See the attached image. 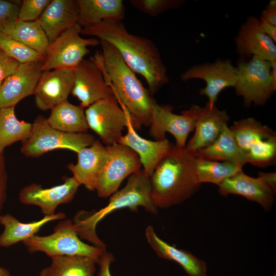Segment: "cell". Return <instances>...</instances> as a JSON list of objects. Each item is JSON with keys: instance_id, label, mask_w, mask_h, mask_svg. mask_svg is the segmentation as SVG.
Here are the masks:
<instances>
[{"instance_id": "obj_1", "label": "cell", "mask_w": 276, "mask_h": 276, "mask_svg": "<svg viewBox=\"0 0 276 276\" xmlns=\"http://www.w3.org/2000/svg\"><path fill=\"white\" fill-rule=\"evenodd\" d=\"M81 34L95 36L113 45L128 67L144 77L152 96L169 81L155 44L150 39L129 33L122 20H103L83 28Z\"/></svg>"}, {"instance_id": "obj_2", "label": "cell", "mask_w": 276, "mask_h": 276, "mask_svg": "<svg viewBox=\"0 0 276 276\" xmlns=\"http://www.w3.org/2000/svg\"><path fill=\"white\" fill-rule=\"evenodd\" d=\"M102 52L90 57L101 70L107 84L119 104L129 113L134 129L148 126L154 99L126 64L118 51L111 44L100 40Z\"/></svg>"}, {"instance_id": "obj_3", "label": "cell", "mask_w": 276, "mask_h": 276, "mask_svg": "<svg viewBox=\"0 0 276 276\" xmlns=\"http://www.w3.org/2000/svg\"><path fill=\"white\" fill-rule=\"evenodd\" d=\"M194 152L173 145L149 177L152 199L158 208L180 204L199 189Z\"/></svg>"}, {"instance_id": "obj_4", "label": "cell", "mask_w": 276, "mask_h": 276, "mask_svg": "<svg viewBox=\"0 0 276 276\" xmlns=\"http://www.w3.org/2000/svg\"><path fill=\"white\" fill-rule=\"evenodd\" d=\"M140 206L150 213L157 214L158 208L151 197L149 177L143 169L130 175L126 185L112 194L105 207L94 212H79L73 222L80 237L87 240L94 245L106 248V245L96 234L97 224L113 211L128 208L137 212Z\"/></svg>"}, {"instance_id": "obj_5", "label": "cell", "mask_w": 276, "mask_h": 276, "mask_svg": "<svg viewBox=\"0 0 276 276\" xmlns=\"http://www.w3.org/2000/svg\"><path fill=\"white\" fill-rule=\"evenodd\" d=\"M31 253L42 252L51 258L59 256H82L95 259L97 264L105 248L82 241L70 219L61 220L47 236L35 235L22 242Z\"/></svg>"}, {"instance_id": "obj_6", "label": "cell", "mask_w": 276, "mask_h": 276, "mask_svg": "<svg viewBox=\"0 0 276 276\" xmlns=\"http://www.w3.org/2000/svg\"><path fill=\"white\" fill-rule=\"evenodd\" d=\"M32 124L30 135L22 142L20 148L21 153L27 157H37L59 149L77 153L96 140L94 135L87 133H67L54 128L42 116L36 117Z\"/></svg>"}, {"instance_id": "obj_7", "label": "cell", "mask_w": 276, "mask_h": 276, "mask_svg": "<svg viewBox=\"0 0 276 276\" xmlns=\"http://www.w3.org/2000/svg\"><path fill=\"white\" fill-rule=\"evenodd\" d=\"M236 67L238 78L234 87L236 95L243 98L246 107L264 105L276 91V84L270 74V62L252 56L248 60H240Z\"/></svg>"}, {"instance_id": "obj_8", "label": "cell", "mask_w": 276, "mask_h": 276, "mask_svg": "<svg viewBox=\"0 0 276 276\" xmlns=\"http://www.w3.org/2000/svg\"><path fill=\"white\" fill-rule=\"evenodd\" d=\"M82 28L78 24L61 33L49 44L41 67L42 72L55 69H75L89 52L88 46L96 45L97 38H84Z\"/></svg>"}, {"instance_id": "obj_9", "label": "cell", "mask_w": 276, "mask_h": 276, "mask_svg": "<svg viewBox=\"0 0 276 276\" xmlns=\"http://www.w3.org/2000/svg\"><path fill=\"white\" fill-rule=\"evenodd\" d=\"M85 114L89 128L106 146L118 142L131 117L114 95L92 104L87 107Z\"/></svg>"}, {"instance_id": "obj_10", "label": "cell", "mask_w": 276, "mask_h": 276, "mask_svg": "<svg viewBox=\"0 0 276 276\" xmlns=\"http://www.w3.org/2000/svg\"><path fill=\"white\" fill-rule=\"evenodd\" d=\"M106 162L95 190L101 198L117 191L123 180L141 170L142 166L137 154L125 145L117 143L106 146Z\"/></svg>"}, {"instance_id": "obj_11", "label": "cell", "mask_w": 276, "mask_h": 276, "mask_svg": "<svg viewBox=\"0 0 276 276\" xmlns=\"http://www.w3.org/2000/svg\"><path fill=\"white\" fill-rule=\"evenodd\" d=\"M237 78V68L229 59H218L213 62L194 65L180 75L183 81L200 79L205 82V86L199 93L208 98L210 108L215 106L219 94L224 89L235 86Z\"/></svg>"}, {"instance_id": "obj_12", "label": "cell", "mask_w": 276, "mask_h": 276, "mask_svg": "<svg viewBox=\"0 0 276 276\" xmlns=\"http://www.w3.org/2000/svg\"><path fill=\"white\" fill-rule=\"evenodd\" d=\"M149 126L150 135L155 141L166 139L165 133L168 132L175 139L176 146L186 148L188 136L194 130L195 116L191 107L177 114L173 112L171 105L158 104L154 101Z\"/></svg>"}, {"instance_id": "obj_13", "label": "cell", "mask_w": 276, "mask_h": 276, "mask_svg": "<svg viewBox=\"0 0 276 276\" xmlns=\"http://www.w3.org/2000/svg\"><path fill=\"white\" fill-rule=\"evenodd\" d=\"M80 186L73 177H66L62 184L49 188L32 183L20 190L19 200L24 204L39 206L44 216L52 215L59 205L73 200Z\"/></svg>"}, {"instance_id": "obj_14", "label": "cell", "mask_w": 276, "mask_h": 276, "mask_svg": "<svg viewBox=\"0 0 276 276\" xmlns=\"http://www.w3.org/2000/svg\"><path fill=\"white\" fill-rule=\"evenodd\" d=\"M71 94L79 100L80 105L84 108L113 95L101 70L91 58L83 59L75 68Z\"/></svg>"}, {"instance_id": "obj_15", "label": "cell", "mask_w": 276, "mask_h": 276, "mask_svg": "<svg viewBox=\"0 0 276 276\" xmlns=\"http://www.w3.org/2000/svg\"><path fill=\"white\" fill-rule=\"evenodd\" d=\"M75 69H55L42 72L33 95L36 107L40 110H51L67 100L74 81Z\"/></svg>"}, {"instance_id": "obj_16", "label": "cell", "mask_w": 276, "mask_h": 276, "mask_svg": "<svg viewBox=\"0 0 276 276\" xmlns=\"http://www.w3.org/2000/svg\"><path fill=\"white\" fill-rule=\"evenodd\" d=\"M42 65V61L19 64L0 85V108L15 107L22 99L33 95Z\"/></svg>"}, {"instance_id": "obj_17", "label": "cell", "mask_w": 276, "mask_h": 276, "mask_svg": "<svg viewBox=\"0 0 276 276\" xmlns=\"http://www.w3.org/2000/svg\"><path fill=\"white\" fill-rule=\"evenodd\" d=\"M191 107L195 116V132L186 148L195 152L216 141L227 125L229 117L225 110H221L215 106L210 108L208 103L204 107L192 104Z\"/></svg>"}, {"instance_id": "obj_18", "label": "cell", "mask_w": 276, "mask_h": 276, "mask_svg": "<svg viewBox=\"0 0 276 276\" xmlns=\"http://www.w3.org/2000/svg\"><path fill=\"white\" fill-rule=\"evenodd\" d=\"M236 52L242 60L252 56L266 60L276 59L275 42L261 30L259 19L249 16L241 26L235 37Z\"/></svg>"}, {"instance_id": "obj_19", "label": "cell", "mask_w": 276, "mask_h": 276, "mask_svg": "<svg viewBox=\"0 0 276 276\" xmlns=\"http://www.w3.org/2000/svg\"><path fill=\"white\" fill-rule=\"evenodd\" d=\"M218 187L222 196L240 195L258 203L266 210L272 207L276 191L261 176L252 177L242 170L224 180Z\"/></svg>"}, {"instance_id": "obj_20", "label": "cell", "mask_w": 276, "mask_h": 276, "mask_svg": "<svg viewBox=\"0 0 276 276\" xmlns=\"http://www.w3.org/2000/svg\"><path fill=\"white\" fill-rule=\"evenodd\" d=\"M77 154V163H71L67 168L80 185H83L89 191H95L106 162V146L99 140H96L90 146L81 149Z\"/></svg>"}, {"instance_id": "obj_21", "label": "cell", "mask_w": 276, "mask_h": 276, "mask_svg": "<svg viewBox=\"0 0 276 276\" xmlns=\"http://www.w3.org/2000/svg\"><path fill=\"white\" fill-rule=\"evenodd\" d=\"M126 128L127 134L122 135L118 143L128 147L137 154L144 171L150 177L173 144L167 138L153 141L140 136L134 128L131 117L128 121Z\"/></svg>"}, {"instance_id": "obj_22", "label": "cell", "mask_w": 276, "mask_h": 276, "mask_svg": "<svg viewBox=\"0 0 276 276\" xmlns=\"http://www.w3.org/2000/svg\"><path fill=\"white\" fill-rule=\"evenodd\" d=\"M78 19L76 0H51L37 20L51 43L61 33L78 23Z\"/></svg>"}, {"instance_id": "obj_23", "label": "cell", "mask_w": 276, "mask_h": 276, "mask_svg": "<svg viewBox=\"0 0 276 276\" xmlns=\"http://www.w3.org/2000/svg\"><path fill=\"white\" fill-rule=\"evenodd\" d=\"M145 234L148 244L159 258L176 262L188 276H206L207 266L203 260L167 243L156 235L151 225L146 228Z\"/></svg>"}, {"instance_id": "obj_24", "label": "cell", "mask_w": 276, "mask_h": 276, "mask_svg": "<svg viewBox=\"0 0 276 276\" xmlns=\"http://www.w3.org/2000/svg\"><path fill=\"white\" fill-rule=\"evenodd\" d=\"M65 218V214L59 212L52 215L44 216L36 221L23 223L9 213L2 215L0 223L4 226V229L0 235V246L8 247L18 242H22L36 235L41 228L48 222L61 220Z\"/></svg>"}, {"instance_id": "obj_25", "label": "cell", "mask_w": 276, "mask_h": 276, "mask_svg": "<svg viewBox=\"0 0 276 276\" xmlns=\"http://www.w3.org/2000/svg\"><path fill=\"white\" fill-rule=\"evenodd\" d=\"M78 24L83 28L108 19L122 20L125 7L122 0H76Z\"/></svg>"}, {"instance_id": "obj_26", "label": "cell", "mask_w": 276, "mask_h": 276, "mask_svg": "<svg viewBox=\"0 0 276 276\" xmlns=\"http://www.w3.org/2000/svg\"><path fill=\"white\" fill-rule=\"evenodd\" d=\"M47 120L52 127L64 132L87 133L89 128L84 108L67 100L53 107Z\"/></svg>"}, {"instance_id": "obj_27", "label": "cell", "mask_w": 276, "mask_h": 276, "mask_svg": "<svg viewBox=\"0 0 276 276\" xmlns=\"http://www.w3.org/2000/svg\"><path fill=\"white\" fill-rule=\"evenodd\" d=\"M97 262L82 256H59L51 258V264L43 268L39 276H93Z\"/></svg>"}, {"instance_id": "obj_28", "label": "cell", "mask_w": 276, "mask_h": 276, "mask_svg": "<svg viewBox=\"0 0 276 276\" xmlns=\"http://www.w3.org/2000/svg\"><path fill=\"white\" fill-rule=\"evenodd\" d=\"M195 156L215 161L247 163L244 153L238 146L229 128L226 125L216 141L209 146L194 152Z\"/></svg>"}, {"instance_id": "obj_29", "label": "cell", "mask_w": 276, "mask_h": 276, "mask_svg": "<svg viewBox=\"0 0 276 276\" xmlns=\"http://www.w3.org/2000/svg\"><path fill=\"white\" fill-rule=\"evenodd\" d=\"M229 129L244 155L250 149L261 141L276 135L272 129L253 118L235 121Z\"/></svg>"}, {"instance_id": "obj_30", "label": "cell", "mask_w": 276, "mask_h": 276, "mask_svg": "<svg viewBox=\"0 0 276 276\" xmlns=\"http://www.w3.org/2000/svg\"><path fill=\"white\" fill-rule=\"evenodd\" d=\"M3 34L21 42L44 57L49 43L37 20L25 21L17 19L6 29Z\"/></svg>"}, {"instance_id": "obj_31", "label": "cell", "mask_w": 276, "mask_h": 276, "mask_svg": "<svg viewBox=\"0 0 276 276\" xmlns=\"http://www.w3.org/2000/svg\"><path fill=\"white\" fill-rule=\"evenodd\" d=\"M244 165L232 162L211 160L195 156L196 177L199 183H212L218 186L224 180L242 170Z\"/></svg>"}, {"instance_id": "obj_32", "label": "cell", "mask_w": 276, "mask_h": 276, "mask_svg": "<svg viewBox=\"0 0 276 276\" xmlns=\"http://www.w3.org/2000/svg\"><path fill=\"white\" fill-rule=\"evenodd\" d=\"M32 124L17 119L14 107L0 108V152L18 141L23 142L30 135Z\"/></svg>"}, {"instance_id": "obj_33", "label": "cell", "mask_w": 276, "mask_h": 276, "mask_svg": "<svg viewBox=\"0 0 276 276\" xmlns=\"http://www.w3.org/2000/svg\"><path fill=\"white\" fill-rule=\"evenodd\" d=\"M0 49L20 64L43 62L44 58L36 51L5 34L0 35Z\"/></svg>"}, {"instance_id": "obj_34", "label": "cell", "mask_w": 276, "mask_h": 276, "mask_svg": "<svg viewBox=\"0 0 276 276\" xmlns=\"http://www.w3.org/2000/svg\"><path fill=\"white\" fill-rule=\"evenodd\" d=\"M247 163L259 167L274 164L276 159V135L265 139L250 149L245 154Z\"/></svg>"}, {"instance_id": "obj_35", "label": "cell", "mask_w": 276, "mask_h": 276, "mask_svg": "<svg viewBox=\"0 0 276 276\" xmlns=\"http://www.w3.org/2000/svg\"><path fill=\"white\" fill-rule=\"evenodd\" d=\"M131 4L136 9L150 16H156L164 12L179 8L183 0H131Z\"/></svg>"}, {"instance_id": "obj_36", "label": "cell", "mask_w": 276, "mask_h": 276, "mask_svg": "<svg viewBox=\"0 0 276 276\" xmlns=\"http://www.w3.org/2000/svg\"><path fill=\"white\" fill-rule=\"evenodd\" d=\"M51 0H24L21 2L18 19L25 21L37 20Z\"/></svg>"}, {"instance_id": "obj_37", "label": "cell", "mask_w": 276, "mask_h": 276, "mask_svg": "<svg viewBox=\"0 0 276 276\" xmlns=\"http://www.w3.org/2000/svg\"><path fill=\"white\" fill-rule=\"evenodd\" d=\"M19 7L20 5L16 2L0 0V35L18 19Z\"/></svg>"}, {"instance_id": "obj_38", "label": "cell", "mask_w": 276, "mask_h": 276, "mask_svg": "<svg viewBox=\"0 0 276 276\" xmlns=\"http://www.w3.org/2000/svg\"><path fill=\"white\" fill-rule=\"evenodd\" d=\"M19 64L0 49V85L15 71Z\"/></svg>"}, {"instance_id": "obj_39", "label": "cell", "mask_w": 276, "mask_h": 276, "mask_svg": "<svg viewBox=\"0 0 276 276\" xmlns=\"http://www.w3.org/2000/svg\"><path fill=\"white\" fill-rule=\"evenodd\" d=\"M8 175L4 151L0 152V218L3 205L6 199Z\"/></svg>"}, {"instance_id": "obj_40", "label": "cell", "mask_w": 276, "mask_h": 276, "mask_svg": "<svg viewBox=\"0 0 276 276\" xmlns=\"http://www.w3.org/2000/svg\"><path fill=\"white\" fill-rule=\"evenodd\" d=\"M114 260L113 255L111 252L105 251L100 257L97 264L99 267L98 275L112 276L110 267Z\"/></svg>"}, {"instance_id": "obj_41", "label": "cell", "mask_w": 276, "mask_h": 276, "mask_svg": "<svg viewBox=\"0 0 276 276\" xmlns=\"http://www.w3.org/2000/svg\"><path fill=\"white\" fill-rule=\"evenodd\" d=\"M260 20L276 26V1L271 0L261 14Z\"/></svg>"}, {"instance_id": "obj_42", "label": "cell", "mask_w": 276, "mask_h": 276, "mask_svg": "<svg viewBox=\"0 0 276 276\" xmlns=\"http://www.w3.org/2000/svg\"><path fill=\"white\" fill-rule=\"evenodd\" d=\"M259 25L262 31L276 42V26L260 20Z\"/></svg>"}, {"instance_id": "obj_43", "label": "cell", "mask_w": 276, "mask_h": 276, "mask_svg": "<svg viewBox=\"0 0 276 276\" xmlns=\"http://www.w3.org/2000/svg\"><path fill=\"white\" fill-rule=\"evenodd\" d=\"M258 175L261 176L272 188L276 190V173L275 172H259Z\"/></svg>"}, {"instance_id": "obj_44", "label": "cell", "mask_w": 276, "mask_h": 276, "mask_svg": "<svg viewBox=\"0 0 276 276\" xmlns=\"http://www.w3.org/2000/svg\"><path fill=\"white\" fill-rule=\"evenodd\" d=\"M0 276H12L7 269L0 266Z\"/></svg>"}, {"instance_id": "obj_45", "label": "cell", "mask_w": 276, "mask_h": 276, "mask_svg": "<svg viewBox=\"0 0 276 276\" xmlns=\"http://www.w3.org/2000/svg\"><path fill=\"white\" fill-rule=\"evenodd\" d=\"M93 276H95V275H93Z\"/></svg>"}]
</instances>
